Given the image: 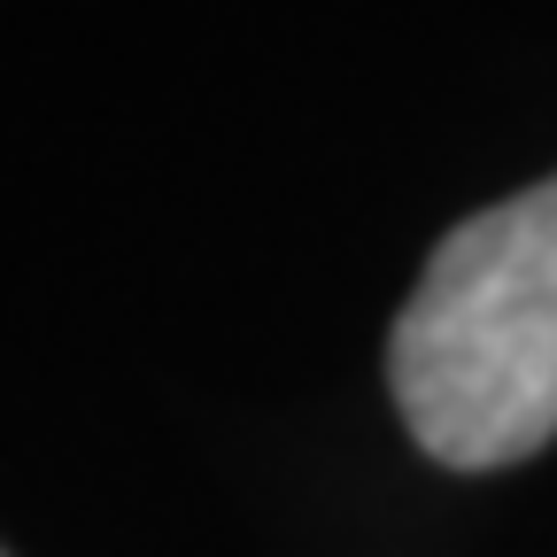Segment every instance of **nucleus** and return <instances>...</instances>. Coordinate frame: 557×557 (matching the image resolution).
Returning <instances> with one entry per match:
<instances>
[{
	"mask_svg": "<svg viewBox=\"0 0 557 557\" xmlns=\"http://www.w3.org/2000/svg\"><path fill=\"white\" fill-rule=\"evenodd\" d=\"M403 426L449 472H496L557 434V178L449 225L387 333Z\"/></svg>",
	"mask_w": 557,
	"mask_h": 557,
	"instance_id": "f257e3e1",
	"label": "nucleus"
}]
</instances>
